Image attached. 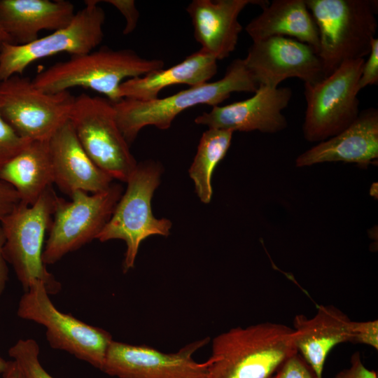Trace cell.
Listing matches in <instances>:
<instances>
[{
  "mask_svg": "<svg viewBox=\"0 0 378 378\" xmlns=\"http://www.w3.org/2000/svg\"><path fill=\"white\" fill-rule=\"evenodd\" d=\"M5 240L4 232L0 223V298L8 280V262L4 253Z\"/></svg>",
  "mask_w": 378,
  "mask_h": 378,
  "instance_id": "obj_33",
  "label": "cell"
},
{
  "mask_svg": "<svg viewBox=\"0 0 378 378\" xmlns=\"http://www.w3.org/2000/svg\"><path fill=\"white\" fill-rule=\"evenodd\" d=\"M99 1L87 0L65 27L27 44L5 43L0 52V82L22 74L33 62L59 53L90 52L104 38L106 15Z\"/></svg>",
  "mask_w": 378,
  "mask_h": 378,
  "instance_id": "obj_12",
  "label": "cell"
},
{
  "mask_svg": "<svg viewBox=\"0 0 378 378\" xmlns=\"http://www.w3.org/2000/svg\"><path fill=\"white\" fill-rule=\"evenodd\" d=\"M351 320L337 307L321 305L311 318L298 314L293 319L298 352L319 378L328 355L337 344L350 342Z\"/></svg>",
  "mask_w": 378,
  "mask_h": 378,
  "instance_id": "obj_19",
  "label": "cell"
},
{
  "mask_svg": "<svg viewBox=\"0 0 378 378\" xmlns=\"http://www.w3.org/2000/svg\"><path fill=\"white\" fill-rule=\"evenodd\" d=\"M258 88L244 59L238 58L231 62L225 76L216 81L149 101L122 99L113 106L119 128L130 145L146 126L167 130L175 118L186 109L200 104L219 106L233 92L254 93Z\"/></svg>",
  "mask_w": 378,
  "mask_h": 378,
  "instance_id": "obj_3",
  "label": "cell"
},
{
  "mask_svg": "<svg viewBox=\"0 0 378 378\" xmlns=\"http://www.w3.org/2000/svg\"><path fill=\"white\" fill-rule=\"evenodd\" d=\"M234 132L208 128L202 134L197 153L188 170L200 200L209 204L212 198L211 178L218 164L227 152Z\"/></svg>",
  "mask_w": 378,
  "mask_h": 378,
  "instance_id": "obj_24",
  "label": "cell"
},
{
  "mask_svg": "<svg viewBox=\"0 0 378 378\" xmlns=\"http://www.w3.org/2000/svg\"><path fill=\"white\" fill-rule=\"evenodd\" d=\"M45 284L35 281L20 299L17 314L46 328L50 346L64 351L102 370L112 337L102 328L88 325L58 310Z\"/></svg>",
  "mask_w": 378,
  "mask_h": 378,
  "instance_id": "obj_7",
  "label": "cell"
},
{
  "mask_svg": "<svg viewBox=\"0 0 378 378\" xmlns=\"http://www.w3.org/2000/svg\"><path fill=\"white\" fill-rule=\"evenodd\" d=\"M30 141L20 136L5 120L0 111V169Z\"/></svg>",
  "mask_w": 378,
  "mask_h": 378,
  "instance_id": "obj_26",
  "label": "cell"
},
{
  "mask_svg": "<svg viewBox=\"0 0 378 378\" xmlns=\"http://www.w3.org/2000/svg\"><path fill=\"white\" fill-rule=\"evenodd\" d=\"M20 203L18 193L9 184L0 181V220Z\"/></svg>",
  "mask_w": 378,
  "mask_h": 378,
  "instance_id": "obj_32",
  "label": "cell"
},
{
  "mask_svg": "<svg viewBox=\"0 0 378 378\" xmlns=\"http://www.w3.org/2000/svg\"><path fill=\"white\" fill-rule=\"evenodd\" d=\"M378 158V110L368 108L339 134L306 150L296 159L297 167L329 162L367 167Z\"/></svg>",
  "mask_w": 378,
  "mask_h": 378,
  "instance_id": "obj_18",
  "label": "cell"
},
{
  "mask_svg": "<svg viewBox=\"0 0 378 378\" xmlns=\"http://www.w3.org/2000/svg\"><path fill=\"white\" fill-rule=\"evenodd\" d=\"M69 120L93 162L113 179L126 183L138 163L119 128L113 104L80 94L75 97Z\"/></svg>",
  "mask_w": 378,
  "mask_h": 378,
  "instance_id": "obj_8",
  "label": "cell"
},
{
  "mask_svg": "<svg viewBox=\"0 0 378 378\" xmlns=\"http://www.w3.org/2000/svg\"><path fill=\"white\" fill-rule=\"evenodd\" d=\"M364 59L346 60L321 80L304 83L307 103L303 134L323 141L339 134L358 116V80Z\"/></svg>",
  "mask_w": 378,
  "mask_h": 378,
  "instance_id": "obj_9",
  "label": "cell"
},
{
  "mask_svg": "<svg viewBox=\"0 0 378 378\" xmlns=\"http://www.w3.org/2000/svg\"><path fill=\"white\" fill-rule=\"evenodd\" d=\"M268 4L264 0H193L186 10L200 50L218 61L229 57L235 50L242 31L238 17L244 8L249 4L263 8Z\"/></svg>",
  "mask_w": 378,
  "mask_h": 378,
  "instance_id": "obj_16",
  "label": "cell"
},
{
  "mask_svg": "<svg viewBox=\"0 0 378 378\" xmlns=\"http://www.w3.org/2000/svg\"><path fill=\"white\" fill-rule=\"evenodd\" d=\"M275 375L276 378H319L298 352L289 357Z\"/></svg>",
  "mask_w": 378,
  "mask_h": 378,
  "instance_id": "obj_27",
  "label": "cell"
},
{
  "mask_svg": "<svg viewBox=\"0 0 378 378\" xmlns=\"http://www.w3.org/2000/svg\"><path fill=\"white\" fill-rule=\"evenodd\" d=\"M316 24L325 77L344 61L364 59L377 28L376 0H305Z\"/></svg>",
  "mask_w": 378,
  "mask_h": 378,
  "instance_id": "obj_4",
  "label": "cell"
},
{
  "mask_svg": "<svg viewBox=\"0 0 378 378\" xmlns=\"http://www.w3.org/2000/svg\"><path fill=\"white\" fill-rule=\"evenodd\" d=\"M271 378H276V375L274 374L272 377Z\"/></svg>",
  "mask_w": 378,
  "mask_h": 378,
  "instance_id": "obj_38",
  "label": "cell"
},
{
  "mask_svg": "<svg viewBox=\"0 0 378 378\" xmlns=\"http://www.w3.org/2000/svg\"><path fill=\"white\" fill-rule=\"evenodd\" d=\"M122 194V186L112 184L97 193L76 191L70 201L58 197L43 251V263L54 264L97 239Z\"/></svg>",
  "mask_w": 378,
  "mask_h": 378,
  "instance_id": "obj_10",
  "label": "cell"
},
{
  "mask_svg": "<svg viewBox=\"0 0 378 378\" xmlns=\"http://www.w3.org/2000/svg\"><path fill=\"white\" fill-rule=\"evenodd\" d=\"M289 88L258 86L253 95L243 101L213 106L195 119L197 125L232 132L259 131L276 133L287 127L282 111L292 97Z\"/></svg>",
  "mask_w": 378,
  "mask_h": 378,
  "instance_id": "obj_15",
  "label": "cell"
},
{
  "mask_svg": "<svg viewBox=\"0 0 378 378\" xmlns=\"http://www.w3.org/2000/svg\"><path fill=\"white\" fill-rule=\"evenodd\" d=\"M162 167L148 160L137 164L127 181L122 194L104 227L97 237L102 242L121 239L126 244L123 271L134 268L141 243L150 236L167 237L172 223L157 218L153 214L151 200L160 183Z\"/></svg>",
  "mask_w": 378,
  "mask_h": 378,
  "instance_id": "obj_6",
  "label": "cell"
},
{
  "mask_svg": "<svg viewBox=\"0 0 378 378\" xmlns=\"http://www.w3.org/2000/svg\"><path fill=\"white\" fill-rule=\"evenodd\" d=\"M10 361H6L0 356V374H4L8 369Z\"/></svg>",
  "mask_w": 378,
  "mask_h": 378,
  "instance_id": "obj_36",
  "label": "cell"
},
{
  "mask_svg": "<svg viewBox=\"0 0 378 378\" xmlns=\"http://www.w3.org/2000/svg\"><path fill=\"white\" fill-rule=\"evenodd\" d=\"M332 378H378L377 373L368 368L363 363L360 354L355 352L351 358L350 366L337 373Z\"/></svg>",
  "mask_w": 378,
  "mask_h": 378,
  "instance_id": "obj_31",
  "label": "cell"
},
{
  "mask_svg": "<svg viewBox=\"0 0 378 378\" xmlns=\"http://www.w3.org/2000/svg\"><path fill=\"white\" fill-rule=\"evenodd\" d=\"M75 97L69 91L44 92L20 75L0 82V111L22 137L48 141L69 120Z\"/></svg>",
  "mask_w": 378,
  "mask_h": 378,
  "instance_id": "obj_11",
  "label": "cell"
},
{
  "mask_svg": "<svg viewBox=\"0 0 378 378\" xmlns=\"http://www.w3.org/2000/svg\"><path fill=\"white\" fill-rule=\"evenodd\" d=\"M217 71V59L200 50L167 69H161L125 80L120 86V97L140 101L155 99L161 90L173 85L192 87L207 83Z\"/></svg>",
  "mask_w": 378,
  "mask_h": 378,
  "instance_id": "obj_21",
  "label": "cell"
},
{
  "mask_svg": "<svg viewBox=\"0 0 378 378\" xmlns=\"http://www.w3.org/2000/svg\"><path fill=\"white\" fill-rule=\"evenodd\" d=\"M209 342L207 337L176 352L164 353L146 345L113 340L102 371L118 378H208L206 361L198 363L193 355Z\"/></svg>",
  "mask_w": 378,
  "mask_h": 378,
  "instance_id": "obj_13",
  "label": "cell"
},
{
  "mask_svg": "<svg viewBox=\"0 0 378 378\" xmlns=\"http://www.w3.org/2000/svg\"><path fill=\"white\" fill-rule=\"evenodd\" d=\"M39 346L33 339H20L8 350L18 378H53L39 360Z\"/></svg>",
  "mask_w": 378,
  "mask_h": 378,
  "instance_id": "obj_25",
  "label": "cell"
},
{
  "mask_svg": "<svg viewBox=\"0 0 378 378\" xmlns=\"http://www.w3.org/2000/svg\"><path fill=\"white\" fill-rule=\"evenodd\" d=\"M350 342L363 344L378 349V321L351 323Z\"/></svg>",
  "mask_w": 378,
  "mask_h": 378,
  "instance_id": "obj_28",
  "label": "cell"
},
{
  "mask_svg": "<svg viewBox=\"0 0 378 378\" xmlns=\"http://www.w3.org/2000/svg\"><path fill=\"white\" fill-rule=\"evenodd\" d=\"M243 59L258 86L278 88L288 78L313 84L325 78L316 50L292 38L272 36L253 41Z\"/></svg>",
  "mask_w": 378,
  "mask_h": 378,
  "instance_id": "obj_14",
  "label": "cell"
},
{
  "mask_svg": "<svg viewBox=\"0 0 378 378\" xmlns=\"http://www.w3.org/2000/svg\"><path fill=\"white\" fill-rule=\"evenodd\" d=\"M0 181L14 188L20 203L33 205L54 184L48 141H31L0 169Z\"/></svg>",
  "mask_w": 378,
  "mask_h": 378,
  "instance_id": "obj_23",
  "label": "cell"
},
{
  "mask_svg": "<svg viewBox=\"0 0 378 378\" xmlns=\"http://www.w3.org/2000/svg\"><path fill=\"white\" fill-rule=\"evenodd\" d=\"M164 64L162 59L142 57L132 49L102 47L55 63L38 73L32 81L50 93L73 88L90 89L115 104L122 99L119 89L125 80L163 69Z\"/></svg>",
  "mask_w": 378,
  "mask_h": 378,
  "instance_id": "obj_2",
  "label": "cell"
},
{
  "mask_svg": "<svg viewBox=\"0 0 378 378\" xmlns=\"http://www.w3.org/2000/svg\"><path fill=\"white\" fill-rule=\"evenodd\" d=\"M6 43H13L10 36L7 34L0 22V52L3 46Z\"/></svg>",
  "mask_w": 378,
  "mask_h": 378,
  "instance_id": "obj_34",
  "label": "cell"
},
{
  "mask_svg": "<svg viewBox=\"0 0 378 378\" xmlns=\"http://www.w3.org/2000/svg\"><path fill=\"white\" fill-rule=\"evenodd\" d=\"M48 146L54 184L69 197L78 190L103 192L112 185L113 179L83 149L69 120L52 136Z\"/></svg>",
  "mask_w": 378,
  "mask_h": 378,
  "instance_id": "obj_17",
  "label": "cell"
},
{
  "mask_svg": "<svg viewBox=\"0 0 378 378\" xmlns=\"http://www.w3.org/2000/svg\"><path fill=\"white\" fill-rule=\"evenodd\" d=\"M58 196L48 188L31 206L20 203L0 220L5 235L4 256L27 290L35 281H43L49 294L61 289L60 283L43 263V241L51 225Z\"/></svg>",
  "mask_w": 378,
  "mask_h": 378,
  "instance_id": "obj_5",
  "label": "cell"
},
{
  "mask_svg": "<svg viewBox=\"0 0 378 378\" xmlns=\"http://www.w3.org/2000/svg\"><path fill=\"white\" fill-rule=\"evenodd\" d=\"M297 352L294 330L284 324L233 328L213 339L208 378H271Z\"/></svg>",
  "mask_w": 378,
  "mask_h": 378,
  "instance_id": "obj_1",
  "label": "cell"
},
{
  "mask_svg": "<svg viewBox=\"0 0 378 378\" xmlns=\"http://www.w3.org/2000/svg\"><path fill=\"white\" fill-rule=\"evenodd\" d=\"M75 13L66 0H0V22L14 44L31 43L42 30L66 27Z\"/></svg>",
  "mask_w": 378,
  "mask_h": 378,
  "instance_id": "obj_20",
  "label": "cell"
},
{
  "mask_svg": "<svg viewBox=\"0 0 378 378\" xmlns=\"http://www.w3.org/2000/svg\"><path fill=\"white\" fill-rule=\"evenodd\" d=\"M14 364H15V363H14ZM13 378H18L16 367H15V375H14V377H13Z\"/></svg>",
  "mask_w": 378,
  "mask_h": 378,
  "instance_id": "obj_37",
  "label": "cell"
},
{
  "mask_svg": "<svg viewBox=\"0 0 378 378\" xmlns=\"http://www.w3.org/2000/svg\"><path fill=\"white\" fill-rule=\"evenodd\" d=\"M368 59L364 62L358 80L360 91L372 85L378 83V38L372 41L371 50Z\"/></svg>",
  "mask_w": 378,
  "mask_h": 378,
  "instance_id": "obj_29",
  "label": "cell"
},
{
  "mask_svg": "<svg viewBox=\"0 0 378 378\" xmlns=\"http://www.w3.org/2000/svg\"><path fill=\"white\" fill-rule=\"evenodd\" d=\"M15 373V365L13 361H10L7 371L4 374V378H13Z\"/></svg>",
  "mask_w": 378,
  "mask_h": 378,
  "instance_id": "obj_35",
  "label": "cell"
},
{
  "mask_svg": "<svg viewBox=\"0 0 378 378\" xmlns=\"http://www.w3.org/2000/svg\"><path fill=\"white\" fill-rule=\"evenodd\" d=\"M104 2L108 3L115 7L123 15L125 20V25L123 29V34H129L134 31L139 21V13L133 0H106Z\"/></svg>",
  "mask_w": 378,
  "mask_h": 378,
  "instance_id": "obj_30",
  "label": "cell"
},
{
  "mask_svg": "<svg viewBox=\"0 0 378 378\" xmlns=\"http://www.w3.org/2000/svg\"><path fill=\"white\" fill-rule=\"evenodd\" d=\"M245 29L253 42L272 36L293 37L318 53V31L305 0H274Z\"/></svg>",
  "mask_w": 378,
  "mask_h": 378,
  "instance_id": "obj_22",
  "label": "cell"
}]
</instances>
